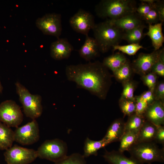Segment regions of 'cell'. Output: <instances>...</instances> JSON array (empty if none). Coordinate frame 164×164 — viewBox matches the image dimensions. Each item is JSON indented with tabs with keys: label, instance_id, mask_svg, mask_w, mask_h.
<instances>
[{
	"label": "cell",
	"instance_id": "cell-1",
	"mask_svg": "<svg viewBox=\"0 0 164 164\" xmlns=\"http://www.w3.org/2000/svg\"><path fill=\"white\" fill-rule=\"evenodd\" d=\"M67 79L79 88L85 89L101 99L106 98L112 84V76L108 69L99 61L67 65Z\"/></svg>",
	"mask_w": 164,
	"mask_h": 164
},
{
	"label": "cell",
	"instance_id": "cell-2",
	"mask_svg": "<svg viewBox=\"0 0 164 164\" xmlns=\"http://www.w3.org/2000/svg\"><path fill=\"white\" fill-rule=\"evenodd\" d=\"M92 30L100 52L105 53L118 45L122 40L123 31L112 24L108 19L95 24Z\"/></svg>",
	"mask_w": 164,
	"mask_h": 164
},
{
	"label": "cell",
	"instance_id": "cell-3",
	"mask_svg": "<svg viewBox=\"0 0 164 164\" xmlns=\"http://www.w3.org/2000/svg\"><path fill=\"white\" fill-rule=\"evenodd\" d=\"M136 2L132 0H103L95 7L97 15L101 18L115 19L136 13Z\"/></svg>",
	"mask_w": 164,
	"mask_h": 164
},
{
	"label": "cell",
	"instance_id": "cell-4",
	"mask_svg": "<svg viewBox=\"0 0 164 164\" xmlns=\"http://www.w3.org/2000/svg\"><path fill=\"white\" fill-rule=\"evenodd\" d=\"M128 151L139 164L164 162V148L160 149L153 141L136 142Z\"/></svg>",
	"mask_w": 164,
	"mask_h": 164
},
{
	"label": "cell",
	"instance_id": "cell-5",
	"mask_svg": "<svg viewBox=\"0 0 164 164\" xmlns=\"http://www.w3.org/2000/svg\"><path fill=\"white\" fill-rule=\"evenodd\" d=\"M16 92L26 115L32 120L40 117L43 112L42 97L39 95L32 94L19 82L15 84Z\"/></svg>",
	"mask_w": 164,
	"mask_h": 164
},
{
	"label": "cell",
	"instance_id": "cell-6",
	"mask_svg": "<svg viewBox=\"0 0 164 164\" xmlns=\"http://www.w3.org/2000/svg\"><path fill=\"white\" fill-rule=\"evenodd\" d=\"M67 145L65 142L55 138L45 141L36 150L37 157L54 162H58L67 155Z\"/></svg>",
	"mask_w": 164,
	"mask_h": 164
},
{
	"label": "cell",
	"instance_id": "cell-7",
	"mask_svg": "<svg viewBox=\"0 0 164 164\" xmlns=\"http://www.w3.org/2000/svg\"><path fill=\"white\" fill-rule=\"evenodd\" d=\"M23 120L21 108L14 101L7 100L0 104V121L9 127L17 128Z\"/></svg>",
	"mask_w": 164,
	"mask_h": 164
},
{
	"label": "cell",
	"instance_id": "cell-8",
	"mask_svg": "<svg viewBox=\"0 0 164 164\" xmlns=\"http://www.w3.org/2000/svg\"><path fill=\"white\" fill-rule=\"evenodd\" d=\"M7 164H29L37 157L36 150L14 145L4 153Z\"/></svg>",
	"mask_w": 164,
	"mask_h": 164
},
{
	"label": "cell",
	"instance_id": "cell-9",
	"mask_svg": "<svg viewBox=\"0 0 164 164\" xmlns=\"http://www.w3.org/2000/svg\"><path fill=\"white\" fill-rule=\"evenodd\" d=\"M14 141L22 145H29L37 142L40 137L38 124L36 119L14 131Z\"/></svg>",
	"mask_w": 164,
	"mask_h": 164
},
{
	"label": "cell",
	"instance_id": "cell-10",
	"mask_svg": "<svg viewBox=\"0 0 164 164\" xmlns=\"http://www.w3.org/2000/svg\"><path fill=\"white\" fill-rule=\"evenodd\" d=\"M61 18L59 14H46L38 18L36 25L44 34L54 36L58 39L62 29Z\"/></svg>",
	"mask_w": 164,
	"mask_h": 164
},
{
	"label": "cell",
	"instance_id": "cell-11",
	"mask_svg": "<svg viewBox=\"0 0 164 164\" xmlns=\"http://www.w3.org/2000/svg\"><path fill=\"white\" fill-rule=\"evenodd\" d=\"M69 22L74 31L86 36L88 35L95 24L93 15L90 12L82 9L71 17Z\"/></svg>",
	"mask_w": 164,
	"mask_h": 164
},
{
	"label": "cell",
	"instance_id": "cell-12",
	"mask_svg": "<svg viewBox=\"0 0 164 164\" xmlns=\"http://www.w3.org/2000/svg\"><path fill=\"white\" fill-rule=\"evenodd\" d=\"M160 49L154 50L150 53H141L138 57L132 63L134 73L141 76L151 71L153 66L158 58Z\"/></svg>",
	"mask_w": 164,
	"mask_h": 164
},
{
	"label": "cell",
	"instance_id": "cell-13",
	"mask_svg": "<svg viewBox=\"0 0 164 164\" xmlns=\"http://www.w3.org/2000/svg\"><path fill=\"white\" fill-rule=\"evenodd\" d=\"M145 120L158 126L164 124V102L155 100L147 108L143 114Z\"/></svg>",
	"mask_w": 164,
	"mask_h": 164
},
{
	"label": "cell",
	"instance_id": "cell-14",
	"mask_svg": "<svg viewBox=\"0 0 164 164\" xmlns=\"http://www.w3.org/2000/svg\"><path fill=\"white\" fill-rule=\"evenodd\" d=\"M73 50V47L66 38H58L50 46V55L56 60L67 59Z\"/></svg>",
	"mask_w": 164,
	"mask_h": 164
},
{
	"label": "cell",
	"instance_id": "cell-15",
	"mask_svg": "<svg viewBox=\"0 0 164 164\" xmlns=\"http://www.w3.org/2000/svg\"><path fill=\"white\" fill-rule=\"evenodd\" d=\"M108 19L112 24L123 32L132 29L144 24L142 20L136 13L117 19Z\"/></svg>",
	"mask_w": 164,
	"mask_h": 164
},
{
	"label": "cell",
	"instance_id": "cell-16",
	"mask_svg": "<svg viewBox=\"0 0 164 164\" xmlns=\"http://www.w3.org/2000/svg\"><path fill=\"white\" fill-rule=\"evenodd\" d=\"M125 123L123 119L119 118L115 120L108 127L103 138L108 145L120 141L125 132Z\"/></svg>",
	"mask_w": 164,
	"mask_h": 164
},
{
	"label": "cell",
	"instance_id": "cell-17",
	"mask_svg": "<svg viewBox=\"0 0 164 164\" xmlns=\"http://www.w3.org/2000/svg\"><path fill=\"white\" fill-rule=\"evenodd\" d=\"M78 52L80 56L87 61L97 57L100 52L95 39L88 35L86 36L84 42Z\"/></svg>",
	"mask_w": 164,
	"mask_h": 164
},
{
	"label": "cell",
	"instance_id": "cell-18",
	"mask_svg": "<svg viewBox=\"0 0 164 164\" xmlns=\"http://www.w3.org/2000/svg\"><path fill=\"white\" fill-rule=\"evenodd\" d=\"M162 22L154 25L148 24V31L145 36H149L151 39L155 50L159 49L162 46L164 37L162 32Z\"/></svg>",
	"mask_w": 164,
	"mask_h": 164
},
{
	"label": "cell",
	"instance_id": "cell-19",
	"mask_svg": "<svg viewBox=\"0 0 164 164\" xmlns=\"http://www.w3.org/2000/svg\"><path fill=\"white\" fill-rule=\"evenodd\" d=\"M103 157L110 164H139L130 157H126L123 152L118 151L108 152L105 150Z\"/></svg>",
	"mask_w": 164,
	"mask_h": 164
},
{
	"label": "cell",
	"instance_id": "cell-20",
	"mask_svg": "<svg viewBox=\"0 0 164 164\" xmlns=\"http://www.w3.org/2000/svg\"><path fill=\"white\" fill-rule=\"evenodd\" d=\"M157 127L145 120L138 134L136 142L154 141Z\"/></svg>",
	"mask_w": 164,
	"mask_h": 164
},
{
	"label": "cell",
	"instance_id": "cell-21",
	"mask_svg": "<svg viewBox=\"0 0 164 164\" xmlns=\"http://www.w3.org/2000/svg\"><path fill=\"white\" fill-rule=\"evenodd\" d=\"M10 128L0 121V150H5L12 146L14 131Z\"/></svg>",
	"mask_w": 164,
	"mask_h": 164
},
{
	"label": "cell",
	"instance_id": "cell-22",
	"mask_svg": "<svg viewBox=\"0 0 164 164\" xmlns=\"http://www.w3.org/2000/svg\"><path fill=\"white\" fill-rule=\"evenodd\" d=\"M127 60L122 53H117L105 58L102 63L105 67L114 72L124 65Z\"/></svg>",
	"mask_w": 164,
	"mask_h": 164
},
{
	"label": "cell",
	"instance_id": "cell-23",
	"mask_svg": "<svg viewBox=\"0 0 164 164\" xmlns=\"http://www.w3.org/2000/svg\"><path fill=\"white\" fill-rule=\"evenodd\" d=\"M108 145L103 138L100 140L97 141L91 140L87 137L84 142L83 155L85 158L91 155L97 156L99 149L104 148Z\"/></svg>",
	"mask_w": 164,
	"mask_h": 164
},
{
	"label": "cell",
	"instance_id": "cell-24",
	"mask_svg": "<svg viewBox=\"0 0 164 164\" xmlns=\"http://www.w3.org/2000/svg\"><path fill=\"white\" fill-rule=\"evenodd\" d=\"M145 121L143 115L136 113L128 116L125 123V132H131L138 135Z\"/></svg>",
	"mask_w": 164,
	"mask_h": 164
},
{
	"label": "cell",
	"instance_id": "cell-25",
	"mask_svg": "<svg viewBox=\"0 0 164 164\" xmlns=\"http://www.w3.org/2000/svg\"><path fill=\"white\" fill-rule=\"evenodd\" d=\"M146 27L143 24L132 29L123 32L122 40L126 41L129 44L139 43L145 36L143 30Z\"/></svg>",
	"mask_w": 164,
	"mask_h": 164
},
{
	"label": "cell",
	"instance_id": "cell-26",
	"mask_svg": "<svg viewBox=\"0 0 164 164\" xmlns=\"http://www.w3.org/2000/svg\"><path fill=\"white\" fill-rule=\"evenodd\" d=\"M134 73L131 64L128 60L124 65L113 72L114 76L116 80L122 84L131 80Z\"/></svg>",
	"mask_w": 164,
	"mask_h": 164
},
{
	"label": "cell",
	"instance_id": "cell-27",
	"mask_svg": "<svg viewBox=\"0 0 164 164\" xmlns=\"http://www.w3.org/2000/svg\"><path fill=\"white\" fill-rule=\"evenodd\" d=\"M137 135L131 132H125L120 141L118 151L123 153L125 151H128L136 142Z\"/></svg>",
	"mask_w": 164,
	"mask_h": 164
},
{
	"label": "cell",
	"instance_id": "cell-28",
	"mask_svg": "<svg viewBox=\"0 0 164 164\" xmlns=\"http://www.w3.org/2000/svg\"><path fill=\"white\" fill-rule=\"evenodd\" d=\"M122 84L123 90L119 100H135L134 93L136 87V83L131 80Z\"/></svg>",
	"mask_w": 164,
	"mask_h": 164
},
{
	"label": "cell",
	"instance_id": "cell-29",
	"mask_svg": "<svg viewBox=\"0 0 164 164\" xmlns=\"http://www.w3.org/2000/svg\"><path fill=\"white\" fill-rule=\"evenodd\" d=\"M83 155L78 153L67 155L63 159L55 162L54 164H87Z\"/></svg>",
	"mask_w": 164,
	"mask_h": 164
},
{
	"label": "cell",
	"instance_id": "cell-30",
	"mask_svg": "<svg viewBox=\"0 0 164 164\" xmlns=\"http://www.w3.org/2000/svg\"><path fill=\"white\" fill-rule=\"evenodd\" d=\"M113 51L118 50L130 56L135 55L140 49L144 48L139 43H131L128 45L121 46L117 45L113 47Z\"/></svg>",
	"mask_w": 164,
	"mask_h": 164
},
{
	"label": "cell",
	"instance_id": "cell-31",
	"mask_svg": "<svg viewBox=\"0 0 164 164\" xmlns=\"http://www.w3.org/2000/svg\"><path fill=\"white\" fill-rule=\"evenodd\" d=\"M119 105L121 111L125 115L128 116L135 113V100H119Z\"/></svg>",
	"mask_w": 164,
	"mask_h": 164
},
{
	"label": "cell",
	"instance_id": "cell-32",
	"mask_svg": "<svg viewBox=\"0 0 164 164\" xmlns=\"http://www.w3.org/2000/svg\"><path fill=\"white\" fill-rule=\"evenodd\" d=\"M157 76H164V50L160 49L158 58L153 66L151 71Z\"/></svg>",
	"mask_w": 164,
	"mask_h": 164
},
{
	"label": "cell",
	"instance_id": "cell-33",
	"mask_svg": "<svg viewBox=\"0 0 164 164\" xmlns=\"http://www.w3.org/2000/svg\"><path fill=\"white\" fill-rule=\"evenodd\" d=\"M141 79L144 84L148 88L149 90L153 91L157 83V75L151 72L141 76Z\"/></svg>",
	"mask_w": 164,
	"mask_h": 164
},
{
	"label": "cell",
	"instance_id": "cell-34",
	"mask_svg": "<svg viewBox=\"0 0 164 164\" xmlns=\"http://www.w3.org/2000/svg\"><path fill=\"white\" fill-rule=\"evenodd\" d=\"M155 2L152 8L149 12L141 18L142 20H145L148 24H155L160 21L159 14L155 6Z\"/></svg>",
	"mask_w": 164,
	"mask_h": 164
},
{
	"label": "cell",
	"instance_id": "cell-35",
	"mask_svg": "<svg viewBox=\"0 0 164 164\" xmlns=\"http://www.w3.org/2000/svg\"><path fill=\"white\" fill-rule=\"evenodd\" d=\"M153 94L155 100L164 102V82L162 81L157 82L154 90Z\"/></svg>",
	"mask_w": 164,
	"mask_h": 164
},
{
	"label": "cell",
	"instance_id": "cell-36",
	"mask_svg": "<svg viewBox=\"0 0 164 164\" xmlns=\"http://www.w3.org/2000/svg\"><path fill=\"white\" fill-rule=\"evenodd\" d=\"M135 97L136 103L135 113L139 115H143L148 105L146 102L140 98L139 96Z\"/></svg>",
	"mask_w": 164,
	"mask_h": 164
},
{
	"label": "cell",
	"instance_id": "cell-37",
	"mask_svg": "<svg viewBox=\"0 0 164 164\" xmlns=\"http://www.w3.org/2000/svg\"><path fill=\"white\" fill-rule=\"evenodd\" d=\"M154 3L151 4L141 2V3L138 7L137 8L136 13L141 18L149 12L152 8Z\"/></svg>",
	"mask_w": 164,
	"mask_h": 164
},
{
	"label": "cell",
	"instance_id": "cell-38",
	"mask_svg": "<svg viewBox=\"0 0 164 164\" xmlns=\"http://www.w3.org/2000/svg\"><path fill=\"white\" fill-rule=\"evenodd\" d=\"M154 141L156 143L162 144L164 146V126L163 125H160L157 127Z\"/></svg>",
	"mask_w": 164,
	"mask_h": 164
},
{
	"label": "cell",
	"instance_id": "cell-39",
	"mask_svg": "<svg viewBox=\"0 0 164 164\" xmlns=\"http://www.w3.org/2000/svg\"><path fill=\"white\" fill-rule=\"evenodd\" d=\"M140 98L146 102L149 105L155 101L153 91L148 90L139 95Z\"/></svg>",
	"mask_w": 164,
	"mask_h": 164
},
{
	"label": "cell",
	"instance_id": "cell-40",
	"mask_svg": "<svg viewBox=\"0 0 164 164\" xmlns=\"http://www.w3.org/2000/svg\"><path fill=\"white\" fill-rule=\"evenodd\" d=\"M155 6L159 14L160 22L163 23L164 21V4L163 1L156 0Z\"/></svg>",
	"mask_w": 164,
	"mask_h": 164
},
{
	"label": "cell",
	"instance_id": "cell-41",
	"mask_svg": "<svg viewBox=\"0 0 164 164\" xmlns=\"http://www.w3.org/2000/svg\"><path fill=\"white\" fill-rule=\"evenodd\" d=\"M3 90V87L2 84L0 80V93H2Z\"/></svg>",
	"mask_w": 164,
	"mask_h": 164
},
{
	"label": "cell",
	"instance_id": "cell-42",
	"mask_svg": "<svg viewBox=\"0 0 164 164\" xmlns=\"http://www.w3.org/2000/svg\"></svg>",
	"mask_w": 164,
	"mask_h": 164
}]
</instances>
